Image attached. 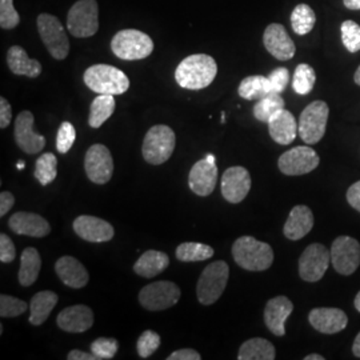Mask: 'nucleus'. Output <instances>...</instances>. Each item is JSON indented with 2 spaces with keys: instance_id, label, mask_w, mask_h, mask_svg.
Wrapping results in <instances>:
<instances>
[{
  "instance_id": "1",
  "label": "nucleus",
  "mask_w": 360,
  "mask_h": 360,
  "mask_svg": "<svg viewBox=\"0 0 360 360\" xmlns=\"http://www.w3.org/2000/svg\"><path fill=\"white\" fill-rule=\"evenodd\" d=\"M217 74L218 65L212 56L195 53L180 62L175 71V79L181 89L203 90L214 82Z\"/></svg>"
},
{
  "instance_id": "2",
  "label": "nucleus",
  "mask_w": 360,
  "mask_h": 360,
  "mask_svg": "<svg viewBox=\"0 0 360 360\" xmlns=\"http://www.w3.org/2000/svg\"><path fill=\"white\" fill-rule=\"evenodd\" d=\"M232 257L239 267L247 271H266L274 263V251L269 243L252 236H242L232 245Z\"/></svg>"
},
{
  "instance_id": "3",
  "label": "nucleus",
  "mask_w": 360,
  "mask_h": 360,
  "mask_svg": "<svg viewBox=\"0 0 360 360\" xmlns=\"http://www.w3.org/2000/svg\"><path fill=\"white\" fill-rule=\"evenodd\" d=\"M83 79L86 86L99 95H122L129 89L127 75L112 65H91Z\"/></svg>"
},
{
  "instance_id": "4",
  "label": "nucleus",
  "mask_w": 360,
  "mask_h": 360,
  "mask_svg": "<svg viewBox=\"0 0 360 360\" xmlns=\"http://www.w3.org/2000/svg\"><path fill=\"white\" fill-rule=\"evenodd\" d=\"M230 278V267L226 262L217 260L208 264L202 272L198 285L196 296L203 306H211L223 295Z\"/></svg>"
},
{
  "instance_id": "5",
  "label": "nucleus",
  "mask_w": 360,
  "mask_h": 360,
  "mask_svg": "<svg viewBox=\"0 0 360 360\" xmlns=\"http://www.w3.org/2000/svg\"><path fill=\"white\" fill-rule=\"evenodd\" d=\"M111 50L119 59L142 60L154 51V41L138 30H122L111 40Z\"/></svg>"
},
{
  "instance_id": "6",
  "label": "nucleus",
  "mask_w": 360,
  "mask_h": 360,
  "mask_svg": "<svg viewBox=\"0 0 360 360\" xmlns=\"http://www.w3.org/2000/svg\"><path fill=\"white\" fill-rule=\"evenodd\" d=\"M176 136L172 129L165 124H158L148 129L144 136L142 154L144 160L150 165L159 166L166 163L175 150Z\"/></svg>"
},
{
  "instance_id": "7",
  "label": "nucleus",
  "mask_w": 360,
  "mask_h": 360,
  "mask_svg": "<svg viewBox=\"0 0 360 360\" xmlns=\"http://www.w3.org/2000/svg\"><path fill=\"white\" fill-rule=\"evenodd\" d=\"M67 28L75 38H90L99 30L96 0H77L67 15Z\"/></svg>"
},
{
  "instance_id": "8",
  "label": "nucleus",
  "mask_w": 360,
  "mask_h": 360,
  "mask_svg": "<svg viewBox=\"0 0 360 360\" xmlns=\"http://www.w3.org/2000/svg\"><path fill=\"white\" fill-rule=\"evenodd\" d=\"M330 108L326 102L315 101L309 103L300 114L297 129L299 136L306 144L321 142L326 134Z\"/></svg>"
},
{
  "instance_id": "9",
  "label": "nucleus",
  "mask_w": 360,
  "mask_h": 360,
  "mask_svg": "<svg viewBox=\"0 0 360 360\" xmlns=\"http://www.w3.org/2000/svg\"><path fill=\"white\" fill-rule=\"evenodd\" d=\"M39 35L53 59L63 60L70 52V41L62 22L50 13H40L37 20Z\"/></svg>"
},
{
  "instance_id": "10",
  "label": "nucleus",
  "mask_w": 360,
  "mask_h": 360,
  "mask_svg": "<svg viewBox=\"0 0 360 360\" xmlns=\"http://www.w3.org/2000/svg\"><path fill=\"white\" fill-rule=\"evenodd\" d=\"M179 287L168 281L147 284L139 292V302L143 309L148 311L171 309L179 302Z\"/></svg>"
},
{
  "instance_id": "11",
  "label": "nucleus",
  "mask_w": 360,
  "mask_h": 360,
  "mask_svg": "<svg viewBox=\"0 0 360 360\" xmlns=\"http://www.w3.org/2000/svg\"><path fill=\"white\" fill-rule=\"evenodd\" d=\"M331 263L340 275L349 276L360 266L359 242L351 236H338L330 250Z\"/></svg>"
},
{
  "instance_id": "12",
  "label": "nucleus",
  "mask_w": 360,
  "mask_h": 360,
  "mask_svg": "<svg viewBox=\"0 0 360 360\" xmlns=\"http://www.w3.org/2000/svg\"><path fill=\"white\" fill-rule=\"evenodd\" d=\"M331 262L330 251L321 245H309L299 257V275L303 281L315 283L324 276Z\"/></svg>"
},
{
  "instance_id": "13",
  "label": "nucleus",
  "mask_w": 360,
  "mask_h": 360,
  "mask_svg": "<svg viewBox=\"0 0 360 360\" xmlns=\"http://www.w3.org/2000/svg\"><path fill=\"white\" fill-rule=\"evenodd\" d=\"M319 155L311 147L297 146L295 148H291L282 154L279 158L278 166L284 175L299 176L314 171L319 166Z\"/></svg>"
},
{
  "instance_id": "14",
  "label": "nucleus",
  "mask_w": 360,
  "mask_h": 360,
  "mask_svg": "<svg viewBox=\"0 0 360 360\" xmlns=\"http://www.w3.org/2000/svg\"><path fill=\"white\" fill-rule=\"evenodd\" d=\"M84 169L87 178L95 184H105L112 178L114 160L110 150L103 144H92L86 153Z\"/></svg>"
},
{
  "instance_id": "15",
  "label": "nucleus",
  "mask_w": 360,
  "mask_h": 360,
  "mask_svg": "<svg viewBox=\"0 0 360 360\" xmlns=\"http://www.w3.org/2000/svg\"><path fill=\"white\" fill-rule=\"evenodd\" d=\"M218 181V167L215 162V155L208 154L205 159L193 165L188 184L193 193L198 196H208L214 193Z\"/></svg>"
},
{
  "instance_id": "16",
  "label": "nucleus",
  "mask_w": 360,
  "mask_h": 360,
  "mask_svg": "<svg viewBox=\"0 0 360 360\" xmlns=\"http://www.w3.org/2000/svg\"><path fill=\"white\" fill-rule=\"evenodd\" d=\"M13 136L18 147L26 154H38L46 146L44 136L34 131V115L30 111H23L16 116Z\"/></svg>"
},
{
  "instance_id": "17",
  "label": "nucleus",
  "mask_w": 360,
  "mask_h": 360,
  "mask_svg": "<svg viewBox=\"0 0 360 360\" xmlns=\"http://www.w3.org/2000/svg\"><path fill=\"white\" fill-rule=\"evenodd\" d=\"M251 190L250 172L242 166L227 168L221 176V195L232 205L243 202Z\"/></svg>"
},
{
  "instance_id": "18",
  "label": "nucleus",
  "mask_w": 360,
  "mask_h": 360,
  "mask_svg": "<svg viewBox=\"0 0 360 360\" xmlns=\"http://www.w3.org/2000/svg\"><path fill=\"white\" fill-rule=\"evenodd\" d=\"M74 231L79 238L91 243H104L114 238V227L103 219L80 215L74 220Z\"/></svg>"
},
{
  "instance_id": "19",
  "label": "nucleus",
  "mask_w": 360,
  "mask_h": 360,
  "mask_svg": "<svg viewBox=\"0 0 360 360\" xmlns=\"http://www.w3.org/2000/svg\"><path fill=\"white\" fill-rule=\"evenodd\" d=\"M263 43L266 50L278 60H290L295 55L294 40L290 38L285 28L279 23H272L266 28L263 35Z\"/></svg>"
},
{
  "instance_id": "20",
  "label": "nucleus",
  "mask_w": 360,
  "mask_h": 360,
  "mask_svg": "<svg viewBox=\"0 0 360 360\" xmlns=\"http://www.w3.org/2000/svg\"><path fill=\"white\" fill-rule=\"evenodd\" d=\"M309 322L316 331L333 335L343 331L347 327L348 318L343 309L321 307L309 311Z\"/></svg>"
},
{
  "instance_id": "21",
  "label": "nucleus",
  "mask_w": 360,
  "mask_h": 360,
  "mask_svg": "<svg viewBox=\"0 0 360 360\" xmlns=\"http://www.w3.org/2000/svg\"><path fill=\"white\" fill-rule=\"evenodd\" d=\"M294 311V304L287 296H276L269 300L264 309V323L275 336L285 335V322Z\"/></svg>"
},
{
  "instance_id": "22",
  "label": "nucleus",
  "mask_w": 360,
  "mask_h": 360,
  "mask_svg": "<svg viewBox=\"0 0 360 360\" xmlns=\"http://www.w3.org/2000/svg\"><path fill=\"white\" fill-rule=\"evenodd\" d=\"M8 226L15 233L31 238H44L51 232V226L46 219L38 214L26 211L15 212L8 219Z\"/></svg>"
},
{
  "instance_id": "23",
  "label": "nucleus",
  "mask_w": 360,
  "mask_h": 360,
  "mask_svg": "<svg viewBox=\"0 0 360 360\" xmlns=\"http://www.w3.org/2000/svg\"><path fill=\"white\" fill-rule=\"evenodd\" d=\"M59 328L67 333L80 334L90 330L94 324V312L84 304H75L62 309L56 318Z\"/></svg>"
},
{
  "instance_id": "24",
  "label": "nucleus",
  "mask_w": 360,
  "mask_h": 360,
  "mask_svg": "<svg viewBox=\"0 0 360 360\" xmlns=\"http://www.w3.org/2000/svg\"><path fill=\"white\" fill-rule=\"evenodd\" d=\"M55 271L59 279L70 288H83L90 281L89 271L74 257L58 259L55 263Z\"/></svg>"
},
{
  "instance_id": "25",
  "label": "nucleus",
  "mask_w": 360,
  "mask_h": 360,
  "mask_svg": "<svg viewBox=\"0 0 360 360\" xmlns=\"http://www.w3.org/2000/svg\"><path fill=\"white\" fill-rule=\"evenodd\" d=\"M269 132L272 141L278 144L287 146L294 142L299 134L295 117L290 111L281 110L269 120Z\"/></svg>"
},
{
  "instance_id": "26",
  "label": "nucleus",
  "mask_w": 360,
  "mask_h": 360,
  "mask_svg": "<svg viewBox=\"0 0 360 360\" xmlns=\"http://www.w3.org/2000/svg\"><path fill=\"white\" fill-rule=\"evenodd\" d=\"M314 214L307 206H295L284 224V236L290 240H300L314 227Z\"/></svg>"
},
{
  "instance_id": "27",
  "label": "nucleus",
  "mask_w": 360,
  "mask_h": 360,
  "mask_svg": "<svg viewBox=\"0 0 360 360\" xmlns=\"http://www.w3.org/2000/svg\"><path fill=\"white\" fill-rule=\"evenodd\" d=\"M7 65L11 72L19 77H38L41 74V65L30 59L26 50L20 46H13L7 52Z\"/></svg>"
},
{
  "instance_id": "28",
  "label": "nucleus",
  "mask_w": 360,
  "mask_h": 360,
  "mask_svg": "<svg viewBox=\"0 0 360 360\" xmlns=\"http://www.w3.org/2000/svg\"><path fill=\"white\" fill-rule=\"evenodd\" d=\"M168 264H169V257L167 254L156 250H148L134 264V271L139 276L150 279L162 274L167 269Z\"/></svg>"
},
{
  "instance_id": "29",
  "label": "nucleus",
  "mask_w": 360,
  "mask_h": 360,
  "mask_svg": "<svg viewBox=\"0 0 360 360\" xmlns=\"http://www.w3.org/2000/svg\"><path fill=\"white\" fill-rule=\"evenodd\" d=\"M59 297L52 291H40L30 302V323L32 326H41L46 322L58 304Z\"/></svg>"
},
{
  "instance_id": "30",
  "label": "nucleus",
  "mask_w": 360,
  "mask_h": 360,
  "mask_svg": "<svg viewBox=\"0 0 360 360\" xmlns=\"http://www.w3.org/2000/svg\"><path fill=\"white\" fill-rule=\"evenodd\" d=\"M41 267V259L37 248L27 247L20 257V270H19V283L23 287H30L38 281L39 272Z\"/></svg>"
},
{
  "instance_id": "31",
  "label": "nucleus",
  "mask_w": 360,
  "mask_h": 360,
  "mask_svg": "<svg viewBox=\"0 0 360 360\" xmlns=\"http://www.w3.org/2000/svg\"><path fill=\"white\" fill-rule=\"evenodd\" d=\"M276 351L270 340L263 338H252L239 348V360H274Z\"/></svg>"
},
{
  "instance_id": "32",
  "label": "nucleus",
  "mask_w": 360,
  "mask_h": 360,
  "mask_svg": "<svg viewBox=\"0 0 360 360\" xmlns=\"http://www.w3.org/2000/svg\"><path fill=\"white\" fill-rule=\"evenodd\" d=\"M115 111L114 95L101 94L91 103L89 124L92 129H99L112 116Z\"/></svg>"
},
{
  "instance_id": "33",
  "label": "nucleus",
  "mask_w": 360,
  "mask_h": 360,
  "mask_svg": "<svg viewBox=\"0 0 360 360\" xmlns=\"http://www.w3.org/2000/svg\"><path fill=\"white\" fill-rule=\"evenodd\" d=\"M238 92L245 101H259L272 92L270 79L262 75L247 77L240 82Z\"/></svg>"
},
{
  "instance_id": "34",
  "label": "nucleus",
  "mask_w": 360,
  "mask_h": 360,
  "mask_svg": "<svg viewBox=\"0 0 360 360\" xmlns=\"http://www.w3.org/2000/svg\"><path fill=\"white\" fill-rule=\"evenodd\" d=\"M284 99L281 96V94L276 92H271L267 96L262 98L257 101V104L254 105V116L257 117L259 122L263 123H269L272 116L276 112H279L281 110H283Z\"/></svg>"
},
{
  "instance_id": "35",
  "label": "nucleus",
  "mask_w": 360,
  "mask_h": 360,
  "mask_svg": "<svg viewBox=\"0 0 360 360\" xmlns=\"http://www.w3.org/2000/svg\"><path fill=\"white\" fill-rule=\"evenodd\" d=\"M316 22V15L309 4H297L291 13V27L297 35H307Z\"/></svg>"
},
{
  "instance_id": "36",
  "label": "nucleus",
  "mask_w": 360,
  "mask_h": 360,
  "mask_svg": "<svg viewBox=\"0 0 360 360\" xmlns=\"http://www.w3.org/2000/svg\"><path fill=\"white\" fill-rule=\"evenodd\" d=\"M176 259L180 262H203L206 259L214 257V248L202 243H183L178 245L175 251Z\"/></svg>"
},
{
  "instance_id": "37",
  "label": "nucleus",
  "mask_w": 360,
  "mask_h": 360,
  "mask_svg": "<svg viewBox=\"0 0 360 360\" xmlns=\"http://www.w3.org/2000/svg\"><path fill=\"white\" fill-rule=\"evenodd\" d=\"M58 175V159L51 153L40 155L35 163V178L41 186L52 183Z\"/></svg>"
},
{
  "instance_id": "38",
  "label": "nucleus",
  "mask_w": 360,
  "mask_h": 360,
  "mask_svg": "<svg viewBox=\"0 0 360 360\" xmlns=\"http://www.w3.org/2000/svg\"><path fill=\"white\" fill-rule=\"evenodd\" d=\"M316 82V74L309 65L302 63L297 65L294 72L292 87L297 95H309Z\"/></svg>"
},
{
  "instance_id": "39",
  "label": "nucleus",
  "mask_w": 360,
  "mask_h": 360,
  "mask_svg": "<svg viewBox=\"0 0 360 360\" xmlns=\"http://www.w3.org/2000/svg\"><path fill=\"white\" fill-rule=\"evenodd\" d=\"M342 41L348 51H360V26L354 20H345L340 26Z\"/></svg>"
},
{
  "instance_id": "40",
  "label": "nucleus",
  "mask_w": 360,
  "mask_h": 360,
  "mask_svg": "<svg viewBox=\"0 0 360 360\" xmlns=\"http://www.w3.org/2000/svg\"><path fill=\"white\" fill-rule=\"evenodd\" d=\"M91 352L99 360L112 359L119 349V343L114 338H98L91 343Z\"/></svg>"
},
{
  "instance_id": "41",
  "label": "nucleus",
  "mask_w": 360,
  "mask_h": 360,
  "mask_svg": "<svg viewBox=\"0 0 360 360\" xmlns=\"http://www.w3.org/2000/svg\"><path fill=\"white\" fill-rule=\"evenodd\" d=\"M27 311V303L22 299H18L15 296L0 295V316L1 318H15Z\"/></svg>"
},
{
  "instance_id": "42",
  "label": "nucleus",
  "mask_w": 360,
  "mask_h": 360,
  "mask_svg": "<svg viewBox=\"0 0 360 360\" xmlns=\"http://www.w3.org/2000/svg\"><path fill=\"white\" fill-rule=\"evenodd\" d=\"M77 139V129L70 123L63 122L56 134V150L60 154H67Z\"/></svg>"
},
{
  "instance_id": "43",
  "label": "nucleus",
  "mask_w": 360,
  "mask_h": 360,
  "mask_svg": "<svg viewBox=\"0 0 360 360\" xmlns=\"http://www.w3.org/2000/svg\"><path fill=\"white\" fill-rule=\"evenodd\" d=\"M159 346H160V336L151 330H147L139 336L136 343V351L141 358L146 359V358H150Z\"/></svg>"
},
{
  "instance_id": "44",
  "label": "nucleus",
  "mask_w": 360,
  "mask_h": 360,
  "mask_svg": "<svg viewBox=\"0 0 360 360\" xmlns=\"http://www.w3.org/2000/svg\"><path fill=\"white\" fill-rule=\"evenodd\" d=\"M19 22L20 16L13 7V0H0V27L3 30H13Z\"/></svg>"
},
{
  "instance_id": "45",
  "label": "nucleus",
  "mask_w": 360,
  "mask_h": 360,
  "mask_svg": "<svg viewBox=\"0 0 360 360\" xmlns=\"http://www.w3.org/2000/svg\"><path fill=\"white\" fill-rule=\"evenodd\" d=\"M270 79L271 89L272 92H276V94H282L287 86H288V82H290V71L284 67H279L276 70H274L269 75Z\"/></svg>"
},
{
  "instance_id": "46",
  "label": "nucleus",
  "mask_w": 360,
  "mask_h": 360,
  "mask_svg": "<svg viewBox=\"0 0 360 360\" xmlns=\"http://www.w3.org/2000/svg\"><path fill=\"white\" fill-rule=\"evenodd\" d=\"M16 257V248L13 240L8 235H0V262L1 263H11Z\"/></svg>"
},
{
  "instance_id": "47",
  "label": "nucleus",
  "mask_w": 360,
  "mask_h": 360,
  "mask_svg": "<svg viewBox=\"0 0 360 360\" xmlns=\"http://www.w3.org/2000/svg\"><path fill=\"white\" fill-rule=\"evenodd\" d=\"M11 120H13V108L4 98H0V129H7Z\"/></svg>"
},
{
  "instance_id": "48",
  "label": "nucleus",
  "mask_w": 360,
  "mask_h": 360,
  "mask_svg": "<svg viewBox=\"0 0 360 360\" xmlns=\"http://www.w3.org/2000/svg\"><path fill=\"white\" fill-rule=\"evenodd\" d=\"M202 356L198 351L193 348H181L175 352H172L167 360H200Z\"/></svg>"
},
{
  "instance_id": "49",
  "label": "nucleus",
  "mask_w": 360,
  "mask_h": 360,
  "mask_svg": "<svg viewBox=\"0 0 360 360\" xmlns=\"http://www.w3.org/2000/svg\"><path fill=\"white\" fill-rule=\"evenodd\" d=\"M347 202L349 206L360 212V180L348 188Z\"/></svg>"
},
{
  "instance_id": "50",
  "label": "nucleus",
  "mask_w": 360,
  "mask_h": 360,
  "mask_svg": "<svg viewBox=\"0 0 360 360\" xmlns=\"http://www.w3.org/2000/svg\"><path fill=\"white\" fill-rule=\"evenodd\" d=\"M15 205V196L8 191L0 193V217H6V214Z\"/></svg>"
},
{
  "instance_id": "51",
  "label": "nucleus",
  "mask_w": 360,
  "mask_h": 360,
  "mask_svg": "<svg viewBox=\"0 0 360 360\" xmlns=\"http://www.w3.org/2000/svg\"><path fill=\"white\" fill-rule=\"evenodd\" d=\"M68 360H99L92 352L87 354L84 351H80V349H72L70 351L68 354Z\"/></svg>"
},
{
  "instance_id": "52",
  "label": "nucleus",
  "mask_w": 360,
  "mask_h": 360,
  "mask_svg": "<svg viewBox=\"0 0 360 360\" xmlns=\"http://www.w3.org/2000/svg\"><path fill=\"white\" fill-rule=\"evenodd\" d=\"M343 3L348 10H352V11L360 10V0H343Z\"/></svg>"
},
{
  "instance_id": "53",
  "label": "nucleus",
  "mask_w": 360,
  "mask_h": 360,
  "mask_svg": "<svg viewBox=\"0 0 360 360\" xmlns=\"http://www.w3.org/2000/svg\"><path fill=\"white\" fill-rule=\"evenodd\" d=\"M352 354L359 358L360 359V333L356 335L355 340H354V345H352Z\"/></svg>"
},
{
  "instance_id": "54",
  "label": "nucleus",
  "mask_w": 360,
  "mask_h": 360,
  "mask_svg": "<svg viewBox=\"0 0 360 360\" xmlns=\"http://www.w3.org/2000/svg\"><path fill=\"white\" fill-rule=\"evenodd\" d=\"M304 360H324V356L319 354H311V355H307Z\"/></svg>"
},
{
  "instance_id": "55",
  "label": "nucleus",
  "mask_w": 360,
  "mask_h": 360,
  "mask_svg": "<svg viewBox=\"0 0 360 360\" xmlns=\"http://www.w3.org/2000/svg\"><path fill=\"white\" fill-rule=\"evenodd\" d=\"M354 80H355V83L360 86V65L356 68V71H355V75H354Z\"/></svg>"
},
{
  "instance_id": "56",
  "label": "nucleus",
  "mask_w": 360,
  "mask_h": 360,
  "mask_svg": "<svg viewBox=\"0 0 360 360\" xmlns=\"http://www.w3.org/2000/svg\"><path fill=\"white\" fill-rule=\"evenodd\" d=\"M354 304H355V309H358L360 312V291L358 292V295L355 296V302H354Z\"/></svg>"
},
{
  "instance_id": "57",
  "label": "nucleus",
  "mask_w": 360,
  "mask_h": 360,
  "mask_svg": "<svg viewBox=\"0 0 360 360\" xmlns=\"http://www.w3.org/2000/svg\"><path fill=\"white\" fill-rule=\"evenodd\" d=\"M16 167H18V169H23V168H25V162H23V160H19V163L16 165Z\"/></svg>"
}]
</instances>
